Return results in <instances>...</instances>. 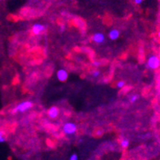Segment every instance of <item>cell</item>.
Instances as JSON below:
<instances>
[{
  "mask_svg": "<svg viewBox=\"0 0 160 160\" xmlns=\"http://www.w3.org/2000/svg\"><path fill=\"white\" fill-rule=\"evenodd\" d=\"M33 107V102L31 100H25L22 102L19 103L16 107H14V108L11 110L12 114H15L17 113H26V111L30 110Z\"/></svg>",
  "mask_w": 160,
  "mask_h": 160,
  "instance_id": "6da1fadb",
  "label": "cell"
},
{
  "mask_svg": "<svg viewBox=\"0 0 160 160\" xmlns=\"http://www.w3.org/2000/svg\"><path fill=\"white\" fill-rule=\"evenodd\" d=\"M159 58L156 55H151L150 57L147 59V66L151 69H157L159 66Z\"/></svg>",
  "mask_w": 160,
  "mask_h": 160,
  "instance_id": "7a4b0ae2",
  "label": "cell"
},
{
  "mask_svg": "<svg viewBox=\"0 0 160 160\" xmlns=\"http://www.w3.org/2000/svg\"><path fill=\"white\" fill-rule=\"evenodd\" d=\"M77 125L74 123L68 122L66 123L65 125L63 126V132L66 135H73L77 132Z\"/></svg>",
  "mask_w": 160,
  "mask_h": 160,
  "instance_id": "3957f363",
  "label": "cell"
},
{
  "mask_svg": "<svg viewBox=\"0 0 160 160\" xmlns=\"http://www.w3.org/2000/svg\"><path fill=\"white\" fill-rule=\"evenodd\" d=\"M45 31V26L41 23H35L32 26V32L33 34H36V35L41 34Z\"/></svg>",
  "mask_w": 160,
  "mask_h": 160,
  "instance_id": "277c9868",
  "label": "cell"
},
{
  "mask_svg": "<svg viewBox=\"0 0 160 160\" xmlns=\"http://www.w3.org/2000/svg\"><path fill=\"white\" fill-rule=\"evenodd\" d=\"M68 72L66 71L65 69L64 68H61V69H59L57 73V77L58 79L60 81H62L64 82L67 79H68Z\"/></svg>",
  "mask_w": 160,
  "mask_h": 160,
  "instance_id": "5b68a950",
  "label": "cell"
},
{
  "mask_svg": "<svg viewBox=\"0 0 160 160\" xmlns=\"http://www.w3.org/2000/svg\"><path fill=\"white\" fill-rule=\"evenodd\" d=\"M47 114L50 119H56L59 115V109L56 106H52L48 110Z\"/></svg>",
  "mask_w": 160,
  "mask_h": 160,
  "instance_id": "8992f818",
  "label": "cell"
},
{
  "mask_svg": "<svg viewBox=\"0 0 160 160\" xmlns=\"http://www.w3.org/2000/svg\"><path fill=\"white\" fill-rule=\"evenodd\" d=\"M92 41L97 43V44H101L105 41V36L102 33H96L92 35Z\"/></svg>",
  "mask_w": 160,
  "mask_h": 160,
  "instance_id": "52a82bcc",
  "label": "cell"
},
{
  "mask_svg": "<svg viewBox=\"0 0 160 160\" xmlns=\"http://www.w3.org/2000/svg\"><path fill=\"white\" fill-rule=\"evenodd\" d=\"M108 37L111 40H116L119 37V31L116 29H113L109 31Z\"/></svg>",
  "mask_w": 160,
  "mask_h": 160,
  "instance_id": "ba28073f",
  "label": "cell"
},
{
  "mask_svg": "<svg viewBox=\"0 0 160 160\" xmlns=\"http://www.w3.org/2000/svg\"><path fill=\"white\" fill-rule=\"evenodd\" d=\"M129 140H127V139H123L121 140V142H120V145L123 148H126V147L129 146Z\"/></svg>",
  "mask_w": 160,
  "mask_h": 160,
  "instance_id": "9c48e42d",
  "label": "cell"
},
{
  "mask_svg": "<svg viewBox=\"0 0 160 160\" xmlns=\"http://www.w3.org/2000/svg\"><path fill=\"white\" fill-rule=\"evenodd\" d=\"M125 85H126L125 81H119L117 82L116 86H117V88H119V89H122V88H123V87L125 86Z\"/></svg>",
  "mask_w": 160,
  "mask_h": 160,
  "instance_id": "30bf717a",
  "label": "cell"
},
{
  "mask_svg": "<svg viewBox=\"0 0 160 160\" xmlns=\"http://www.w3.org/2000/svg\"><path fill=\"white\" fill-rule=\"evenodd\" d=\"M5 141H6V139H5L4 132L0 130V143H4Z\"/></svg>",
  "mask_w": 160,
  "mask_h": 160,
  "instance_id": "8fae6325",
  "label": "cell"
},
{
  "mask_svg": "<svg viewBox=\"0 0 160 160\" xmlns=\"http://www.w3.org/2000/svg\"><path fill=\"white\" fill-rule=\"evenodd\" d=\"M137 99H138V96L135 94V95H132L130 97V101L132 103H135L137 100Z\"/></svg>",
  "mask_w": 160,
  "mask_h": 160,
  "instance_id": "7c38bea8",
  "label": "cell"
},
{
  "mask_svg": "<svg viewBox=\"0 0 160 160\" xmlns=\"http://www.w3.org/2000/svg\"><path fill=\"white\" fill-rule=\"evenodd\" d=\"M100 73L99 70H96V71H94L93 73H92V77H93L96 78V77H98L100 76Z\"/></svg>",
  "mask_w": 160,
  "mask_h": 160,
  "instance_id": "4fadbf2b",
  "label": "cell"
},
{
  "mask_svg": "<svg viewBox=\"0 0 160 160\" xmlns=\"http://www.w3.org/2000/svg\"><path fill=\"white\" fill-rule=\"evenodd\" d=\"M69 160H78V156L77 154H73L69 158Z\"/></svg>",
  "mask_w": 160,
  "mask_h": 160,
  "instance_id": "5bb4252c",
  "label": "cell"
},
{
  "mask_svg": "<svg viewBox=\"0 0 160 160\" xmlns=\"http://www.w3.org/2000/svg\"><path fill=\"white\" fill-rule=\"evenodd\" d=\"M92 65H93V66H95V67H99L100 62L99 61H93V62H92Z\"/></svg>",
  "mask_w": 160,
  "mask_h": 160,
  "instance_id": "9a60e30c",
  "label": "cell"
},
{
  "mask_svg": "<svg viewBox=\"0 0 160 160\" xmlns=\"http://www.w3.org/2000/svg\"><path fill=\"white\" fill-rule=\"evenodd\" d=\"M60 28H61V31H64L65 30V25H61Z\"/></svg>",
  "mask_w": 160,
  "mask_h": 160,
  "instance_id": "2e32d148",
  "label": "cell"
},
{
  "mask_svg": "<svg viewBox=\"0 0 160 160\" xmlns=\"http://www.w3.org/2000/svg\"><path fill=\"white\" fill-rule=\"evenodd\" d=\"M143 2V0H135V3L136 4H140Z\"/></svg>",
  "mask_w": 160,
  "mask_h": 160,
  "instance_id": "e0dca14e",
  "label": "cell"
}]
</instances>
